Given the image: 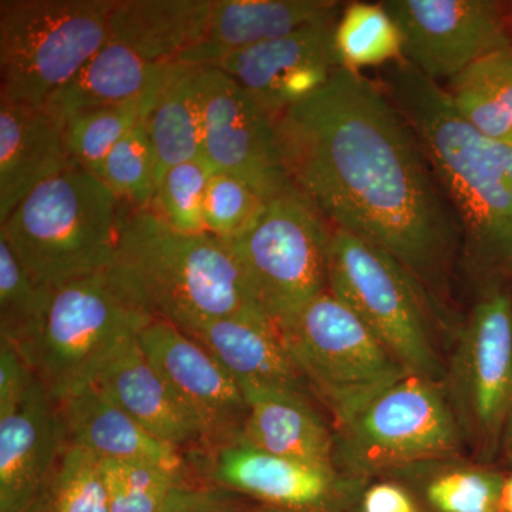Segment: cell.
Listing matches in <instances>:
<instances>
[{"label":"cell","mask_w":512,"mask_h":512,"mask_svg":"<svg viewBox=\"0 0 512 512\" xmlns=\"http://www.w3.org/2000/svg\"><path fill=\"white\" fill-rule=\"evenodd\" d=\"M160 87L141 99L80 111L64 120V143L73 164L100 177L111 150L150 113Z\"/></svg>","instance_id":"cell-29"},{"label":"cell","mask_w":512,"mask_h":512,"mask_svg":"<svg viewBox=\"0 0 512 512\" xmlns=\"http://www.w3.org/2000/svg\"><path fill=\"white\" fill-rule=\"evenodd\" d=\"M183 332L217 357L241 387L313 396L301 370L268 319H211Z\"/></svg>","instance_id":"cell-21"},{"label":"cell","mask_w":512,"mask_h":512,"mask_svg":"<svg viewBox=\"0 0 512 512\" xmlns=\"http://www.w3.org/2000/svg\"><path fill=\"white\" fill-rule=\"evenodd\" d=\"M69 444L55 397L37 379L13 412L0 416V512H30Z\"/></svg>","instance_id":"cell-16"},{"label":"cell","mask_w":512,"mask_h":512,"mask_svg":"<svg viewBox=\"0 0 512 512\" xmlns=\"http://www.w3.org/2000/svg\"><path fill=\"white\" fill-rule=\"evenodd\" d=\"M100 178L128 210L151 207L158 184L157 157L144 121L111 150Z\"/></svg>","instance_id":"cell-33"},{"label":"cell","mask_w":512,"mask_h":512,"mask_svg":"<svg viewBox=\"0 0 512 512\" xmlns=\"http://www.w3.org/2000/svg\"><path fill=\"white\" fill-rule=\"evenodd\" d=\"M168 64H154L109 39L70 82L47 101L45 109L60 120L80 111L141 99L163 83Z\"/></svg>","instance_id":"cell-25"},{"label":"cell","mask_w":512,"mask_h":512,"mask_svg":"<svg viewBox=\"0 0 512 512\" xmlns=\"http://www.w3.org/2000/svg\"><path fill=\"white\" fill-rule=\"evenodd\" d=\"M510 293H511V301H512V291Z\"/></svg>","instance_id":"cell-45"},{"label":"cell","mask_w":512,"mask_h":512,"mask_svg":"<svg viewBox=\"0 0 512 512\" xmlns=\"http://www.w3.org/2000/svg\"><path fill=\"white\" fill-rule=\"evenodd\" d=\"M202 157L266 202L295 190L276 143L275 119L228 74L202 66Z\"/></svg>","instance_id":"cell-14"},{"label":"cell","mask_w":512,"mask_h":512,"mask_svg":"<svg viewBox=\"0 0 512 512\" xmlns=\"http://www.w3.org/2000/svg\"><path fill=\"white\" fill-rule=\"evenodd\" d=\"M73 167L63 120L45 107L0 99V222L39 185Z\"/></svg>","instance_id":"cell-19"},{"label":"cell","mask_w":512,"mask_h":512,"mask_svg":"<svg viewBox=\"0 0 512 512\" xmlns=\"http://www.w3.org/2000/svg\"><path fill=\"white\" fill-rule=\"evenodd\" d=\"M336 22L237 50L208 67L232 77L276 120L322 89L340 67L333 42Z\"/></svg>","instance_id":"cell-15"},{"label":"cell","mask_w":512,"mask_h":512,"mask_svg":"<svg viewBox=\"0 0 512 512\" xmlns=\"http://www.w3.org/2000/svg\"><path fill=\"white\" fill-rule=\"evenodd\" d=\"M275 133L293 188L320 217L392 255L440 308L460 232L416 134L383 86L338 67L275 120Z\"/></svg>","instance_id":"cell-1"},{"label":"cell","mask_w":512,"mask_h":512,"mask_svg":"<svg viewBox=\"0 0 512 512\" xmlns=\"http://www.w3.org/2000/svg\"><path fill=\"white\" fill-rule=\"evenodd\" d=\"M336 430V463L357 476L453 457L463 440L440 383L412 373Z\"/></svg>","instance_id":"cell-10"},{"label":"cell","mask_w":512,"mask_h":512,"mask_svg":"<svg viewBox=\"0 0 512 512\" xmlns=\"http://www.w3.org/2000/svg\"><path fill=\"white\" fill-rule=\"evenodd\" d=\"M110 512H161L184 471L147 460L100 458Z\"/></svg>","instance_id":"cell-31"},{"label":"cell","mask_w":512,"mask_h":512,"mask_svg":"<svg viewBox=\"0 0 512 512\" xmlns=\"http://www.w3.org/2000/svg\"><path fill=\"white\" fill-rule=\"evenodd\" d=\"M501 443H503L505 453H507V456L512 460V402L510 410H508L507 419H505L503 439H501Z\"/></svg>","instance_id":"cell-40"},{"label":"cell","mask_w":512,"mask_h":512,"mask_svg":"<svg viewBox=\"0 0 512 512\" xmlns=\"http://www.w3.org/2000/svg\"><path fill=\"white\" fill-rule=\"evenodd\" d=\"M93 383L148 433L180 450L197 453V429L144 355L138 336L111 357Z\"/></svg>","instance_id":"cell-23"},{"label":"cell","mask_w":512,"mask_h":512,"mask_svg":"<svg viewBox=\"0 0 512 512\" xmlns=\"http://www.w3.org/2000/svg\"><path fill=\"white\" fill-rule=\"evenodd\" d=\"M138 343L197 429V454L211 453L241 439L247 399L241 384L217 357L161 319L144 326Z\"/></svg>","instance_id":"cell-12"},{"label":"cell","mask_w":512,"mask_h":512,"mask_svg":"<svg viewBox=\"0 0 512 512\" xmlns=\"http://www.w3.org/2000/svg\"><path fill=\"white\" fill-rule=\"evenodd\" d=\"M365 512H417L412 498L394 484H377L363 498Z\"/></svg>","instance_id":"cell-39"},{"label":"cell","mask_w":512,"mask_h":512,"mask_svg":"<svg viewBox=\"0 0 512 512\" xmlns=\"http://www.w3.org/2000/svg\"><path fill=\"white\" fill-rule=\"evenodd\" d=\"M151 320L109 272H99L50 291L39 329L18 349L59 400L93 383L111 357Z\"/></svg>","instance_id":"cell-5"},{"label":"cell","mask_w":512,"mask_h":512,"mask_svg":"<svg viewBox=\"0 0 512 512\" xmlns=\"http://www.w3.org/2000/svg\"><path fill=\"white\" fill-rule=\"evenodd\" d=\"M123 205L100 177L70 168L30 192L0 235L47 291L107 271L119 242Z\"/></svg>","instance_id":"cell-4"},{"label":"cell","mask_w":512,"mask_h":512,"mask_svg":"<svg viewBox=\"0 0 512 512\" xmlns=\"http://www.w3.org/2000/svg\"><path fill=\"white\" fill-rule=\"evenodd\" d=\"M500 512H512V476L505 478Z\"/></svg>","instance_id":"cell-41"},{"label":"cell","mask_w":512,"mask_h":512,"mask_svg":"<svg viewBox=\"0 0 512 512\" xmlns=\"http://www.w3.org/2000/svg\"><path fill=\"white\" fill-rule=\"evenodd\" d=\"M57 403L70 444L100 458L147 460L184 471L183 451L148 433L96 383L70 390Z\"/></svg>","instance_id":"cell-22"},{"label":"cell","mask_w":512,"mask_h":512,"mask_svg":"<svg viewBox=\"0 0 512 512\" xmlns=\"http://www.w3.org/2000/svg\"><path fill=\"white\" fill-rule=\"evenodd\" d=\"M342 10L335 0H214L204 36L175 63L208 67L237 50L335 22Z\"/></svg>","instance_id":"cell-18"},{"label":"cell","mask_w":512,"mask_h":512,"mask_svg":"<svg viewBox=\"0 0 512 512\" xmlns=\"http://www.w3.org/2000/svg\"><path fill=\"white\" fill-rule=\"evenodd\" d=\"M330 231L318 211L292 190L266 202L247 231L224 239L275 328L328 291Z\"/></svg>","instance_id":"cell-9"},{"label":"cell","mask_w":512,"mask_h":512,"mask_svg":"<svg viewBox=\"0 0 512 512\" xmlns=\"http://www.w3.org/2000/svg\"><path fill=\"white\" fill-rule=\"evenodd\" d=\"M333 42L339 66L353 72L404 60L402 35L383 3L343 6Z\"/></svg>","instance_id":"cell-28"},{"label":"cell","mask_w":512,"mask_h":512,"mask_svg":"<svg viewBox=\"0 0 512 512\" xmlns=\"http://www.w3.org/2000/svg\"><path fill=\"white\" fill-rule=\"evenodd\" d=\"M214 0H114L110 40L147 62L171 64L200 42Z\"/></svg>","instance_id":"cell-24"},{"label":"cell","mask_w":512,"mask_h":512,"mask_svg":"<svg viewBox=\"0 0 512 512\" xmlns=\"http://www.w3.org/2000/svg\"><path fill=\"white\" fill-rule=\"evenodd\" d=\"M50 291L33 281L9 242L0 235V339L25 345L45 318Z\"/></svg>","instance_id":"cell-32"},{"label":"cell","mask_w":512,"mask_h":512,"mask_svg":"<svg viewBox=\"0 0 512 512\" xmlns=\"http://www.w3.org/2000/svg\"><path fill=\"white\" fill-rule=\"evenodd\" d=\"M508 144H511V146H512V138H511V141H510V143H508Z\"/></svg>","instance_id":"cell-44"},{"label":"cell","mask_w":512,"mask_h":512,"mask_svg":"<svg viewBox=\"0 0 512 512\" xmlns=\"http://www.w3.org/2000/svg\"><path fill=\"white\" fill-rule=\"evenodd\" d=\"M36 382L25 356L8 340L0 339V416L13 412Z\"/></svg>","instance_id":"cell-37"},{"label":"cell","mask_w":512,"mask_h":512,"mask_svg":"<svg viewBox=\"0 0 512 512\" xmlns=\"http://www.w3.org/2000/svg\"><path fill=\"white\" fill-rule=\"evenodd\" d=\"M202 66L168 64L146 123L157 157V180L202 156ZM158 185V184H157Z\"/></svg>","instance_id":"cell-26"},{"label":"cell","mask_w":512,"mask_h":512,"mask_svg":"<svg viewBox=\"0 0 512 512\" xmlns=\"http://www.w3.org/2000/svg\"><path fill=\"white\" fill-rule=\"evenodd\" d=\"M114 0H2L0 99L45 107L109 42Z\"/></svg>","instance_id":"cell-6"},{"label":"cell","mask_w":512,"mask_h":512,"mask_svg":"<svg viewBox=\"0 0 512 512\" xmlns=\"http://www.w3.org/2000/svg\"><path fill=\"white\" fill-rule=\"evenodd\" d=\"M30 512H110L100 457L67 444Z\"/></svg>","instance_id":"cell-30"},{"label":"cell","mask_w":512,"mask_h":512,"mask_svg":"<svg viewBox=\"0 0 512 512\" xmlns=\"http://www.w3.org/2000/svg\"><path fill=\"white\" fill-rule=\"evenodd\" d=\"M202 456L212 484L278 510H316L328 504L338 488V473L266 453L244 441Z\"/></svg>","instance_id":"cell-17"},{"label":"cell","mask_w":512,"mask_h":512,"mask_svg":"<svg viewBox=\"0 0 512 512\" xmlns=\"http://www.w3.org/2000/svg\"><path fill=\"white\" fill-rule=\"evenodd\" d=\"M242 390L248 414L238 441L336 473V437L311 396L261 387Z\"/></svg>","instance_id":"cell-20"},{"label":"cell","mask_w":512,"mask_h":512,"mask_svg":"<svg viewBox=\"0 0 512 512\" xmlns=\"http://www.w3.org/2000/svg\"><path fill=\"white\" fill-rule=\"evenodd\" d=\"M504 481L488 468H450L431 478L426 498L436 512H500Z\"/></svg>","instance_id":"cell-35"},{"label":"cell","mask_w":512,"mask_h":512,"mask_svg":"<svg viewBox=\"0 0 512 512\" xmlns=\"http://www.w3.org/2000/svg\"><path fill=\"white\" fill-rule=\"evenodd\" d=\"M215 173L202 156L175 165L158 181L150 210L181 234H208L204 222L205 195Z\"/></svg>","instance_id":"cell-34"},{"label":"cell","mask_w":512,"mask_h":512,"mask_svg":"<svg viewBox=\"0 0 512 512\" xmlns=\"http://www.w3.org/2000/svg\"><path fill=\"white\" fill-rule=\"evenodd\" d=\"M403 42V59L433 82L512 45L504 3L493 0H386Z\"/></svg>","instance_id":"cell-13"},{"label":"cell","mask_w":512,"mask_h":512,"mask_svg":"<svg viewBox=\"0 0 512 512\" xmlns=\"http://www.w3.org/2000/svg\"><path fill=\"white\" fill-rule=\"evenodd\" d=\"M511 39H512V23H511Z\"/></svg>","instance_id":"cell-43"},{"label":"cell","mask_w":512,"mask_h":512,"mask_svg":"<svg viewBox=\"0 0 512 512\" xmlns=\"http://www.w3.org/2000/svg\"><path fill=\"white\" fill-rule=\"evenodd\" d=\"M328 291L359 316L407 372L436 383L446 379L430 325L434 306L392 255L332 228Z\"/></svg>","instance_id":"cell-8"},{"label":"cell","mask_w":512,"mask_h":512,"mask_svg":"<svg viewBox=\"0 0 512 512\" xmlns=\"http://www.w3.org/2000/svg\"><path fill=\"white\" fill-rule=\"evenodd\" d=\"M458 114L484 136L512 138V45L470 64L444 87Z\"/></svg>","instance_id":"cell-27"},{"label":"cell","mask_w":512,"mask_h":512,"mask_svg":"<svg viewBox=\"0 0 512 512\" xmlns=\"http://www.w3.org/2000/svg\"><path fill=\"white\" fill-rule=\"evenodd\" d=\"M266 201L244 181L215 173L205 195L204 222L208 234L225 239L247 231L265 210Z\"/></svg>","instance_id":"cell-36"},{"label":"cell","mask_w":512,"mask_h":512,"mask_svg":"<svg viewBox=\"0 0 512 512\" xmlns=\"http://www.w3.org/2000/svg\"><path fill=\"white\" fill-rule=\"evenodd\" d=\"M265 512H289V511L278 510V508H275V510H269V511H265Z\"/></svg>","instance_id":"cell-42"},{"label":"cell","mask_w":512,"mask_h":512,"mask_svg":"<svg viewBox=\"0 0 512 512\" xmlns=\"http://www.w3.org/2000/svg\"><path fill=\"white\" fill-rule=\"evenodd\" d=\"M107 272L150 318L181 330L211 319H268L224 239L181 234L150 208L123 207Z\"/></svg>","instance_id":"cell-3"},{"label":"cell","mask_w":512,"mask_h":512,"mask_svg":"<svg viewBox=\"0 0 512 512\" xmlns=\"http://www.w3.org/2000/svg\"><path fill=\"white\" fill-rule=\"evenodd\" d=\"M383 89L410 124L456 218L460 254L485 289L512 276V146L481 134L439 83L402 60Z\"/></svg>","instance_id":"cell-2"},{"label":"cell","mask_w":512,"mask_h":512,"mask_svg":"<svg viewBox=\"0 0 512 512\" xmlns=\"http://www.w3.org/2000/svg\"><path fill=\"white\" fill-rule=\"evenodd\" d=\"M234 494L217 485H188L184 481L161 512H249Z\"/></svg>","instance_id":"cell-38"},{"label":"cell","mask_w":512,"mask_h":512,"mask_svg":"<svg viewBox=\"0 0 512 512\" xmlns=\"http://www.w3.org/2000/svg\"><path fill=\"white\" fill-rule=\"evenodd\" d=\"M313 396L336 423L409 375L348 305L325 291L276 326Z\"/></svg>","instance_id":"cell-7"},{"label":"cell","mask_w":512,"mask_h":512,"mask_svg":"<svg viewBox=\"0 0 512 512\" xmlns=\"http://www.w3.org/2000/svg\"><path fill=\"white\" fill-rule=\"evenodd\" d=\"M447 375L461 429L481 456H493L512 402V301L500 285L485 289L468 316Z\"/></svg>","instance_id":"cell-11"}]
</instances>
